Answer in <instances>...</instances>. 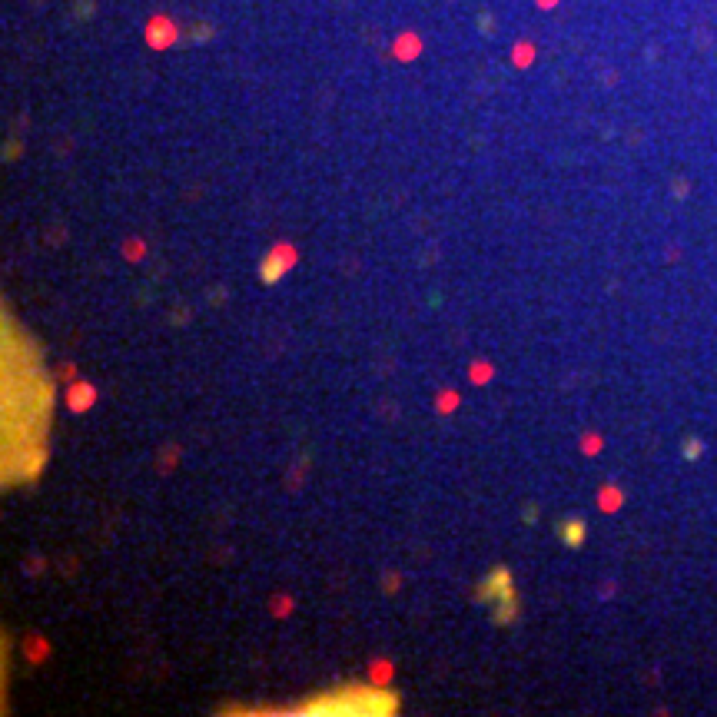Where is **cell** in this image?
<instances>
[{"label": "cell", "mask_w": 717, "mask_h": 717, "mask_svg": "<svg viewBox=\"0 0 717 717\" xmlns=\"http://www.w3.org/2000/svg\"><path fill=\"white\" fill-rule=\"evenodd\" d=\"M296 262V253L289 246H282V249H272L269 253V259H266V262H262V282H276V276H282V272L289 269V266H293Z\"/></svg>", "instance_id": "1"}, {"label": "cell", "mask_w": 717, "mask_h": 717, "mask_svg": "<svg viewBox=\"0 0 717 717\" xmlns=\"http://www.w3.org/2000/svg\"><path fill=\"white\" fill-rule=\"evenodd\" d=\"M90 402H96V392L87 382H77V386H70V392H67V405H70L73 412H83Z\"/></svg>", "instance_id": "2"}, {"label": "cell", "mask_w": 717, "mask_h": 717, "mask_svg": "<svg viewBox=\"0 0 717 717\" xmlns=\"http://www.w3.org/2000/svg\"><path fill=\"white\" fill-rule=\"evenodd\" d=\"M561 538H564V545H571V548H581V541H585V521L571 518V521H568V525L561 528Z\"/></svg>", "instance_id": "3"}]
</instances>
